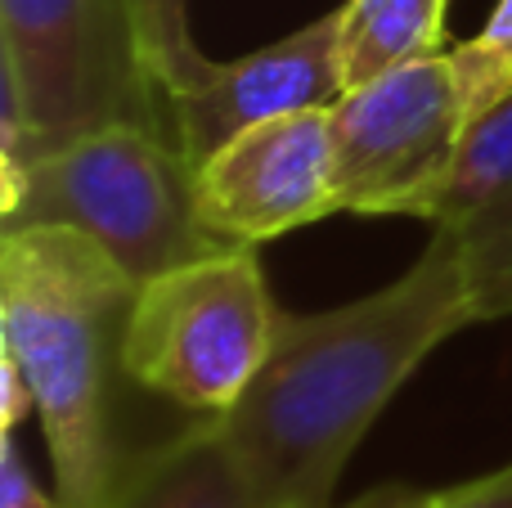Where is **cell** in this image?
Listing matches in <instances>:
<instances>
[{
	"mask_svg": "<svg viewBox=\"0 0 512 508\" xmlns=\"http://www.w3.org/2000/svg\"><path fill=\"white\" fill-rule=\"evenodd\" d=\"M135 5V23H140V45L144 59H149L158 86L171 95L198 86V81L212 72V59L194 45L189 36V0H131Z\"/></svg>",
	"mask_w": 512,
	"mask_h": 508,
	"instance_id": "7c38bea8",
	"label": "cell"
},
{
	"mask_svg": "<svg viewBox=\"0 0 512 508\" xmlns=\"http://www.w3.org/2000/svg\"><path fill=\"white\" fill-rule=\"evenodd\" d=\"M468 324V275L445 225H432V243L396 284L319 315H283L270 360L221 414L261 504L328 508L387 401Z\"/></svg>",
	"mask_w": 512,
	"mask_h": 508,
	"instance_id": "6da1fadb",
	"label": "cell"
},
{
	"mask_svg": "<svg viewBox=\"0 0 512 508\" xmlns=\"http://www.w3.org/2000/svg\"><path fill=\"white\" fill-rule=\"evenodd\" d=\"M108 508H265L221 419L135 450Z\"/></svg>",
	"mask_w": 512,
	"mask_h": 508,
	"instance_id": "30bf717a",
	"label": "cell"
},
{
	"mask_svg": "<svg viewBox=\"0 0 512 508\" xmlns=\"http://www.w3.org/2000/svg\"><path fill=\"white\" fill-rule=\"evenodd\" d=\"M351 508H445L441 491H409V486H382V491L364 495Z\"/></svg>",
	"mask_w": 512,
	"mask_h": 508,
	"instance_id": "e0dca14e",
	"label": "cell"
},
{
	"mask_svg": "<svg viewBox=\"0 0 512 508\" xmlns=\"http://www.w3.org/2000/svg\"><path fill=\"white\" fill-rule=\"evenodd\" d=\"M5 230L68 225L95 239L135 284L234 252L198 216L194 162L149 126H108L27 158L0 198Z\"/></svg>",
	"mask_w": 512,
	"mask_h": 508,
	"instance_id": "277c9868",
	"label": "cell"
},
{
	"mask_svg": "<svg viewBox=\"0 0 512 508\" xmlns=\"http://www.w3.org/2000/svg\"><path fill=\"white\" fill-rule=\"evenodd\" d=\"M0 383H5V432H14L23 423V414H36V405H32V387H27L23 369L5 351H0Z\"/></svg>",
	"mask_w": 512,
	"mask_h": 508,
	"instance_id": "2e32d148",
	"label": "cell"
},
{
	"mask_svg": "<svg viewBox=\"0 0 512 508\" xmlns=\"http://www.w3.org/2000/svg\"><path fill=\"white\" fill-rule=\"evenodd\" d=\"M279 320L256 248L189 261L135 288L122 369L149 396L221 419L270 360Z\"/></svg>",
	"mask_w": 512,
	"mask_h": 508,
	"instance_id": "5b68a950",
	"label": "cell"
},
{
	"mask_svg": "<svg viewBox=\"0 0 512 508\" xmlns=\"http://www.w3.org/2000/svg\"><path fill=\"white\" fill-rule=\"evenodd\" d=\"M328 126L337 212L423 221L468 131L450 54H427L351 86L328 108Z\"/></svg>",
	"mask_w": 512,
	"mask_h": 508,
	"instance_id": "8992f818",
	"label": "cell"
},
{
	"mask_svg": "<svg viewBox=\"0 0 512 508\" xmlns=\"http://www.w3.org/2000/svg\"><path fill=\"white\" fill-rule=\"evenodd\" d=\"M450 63L454 77H459L468 122H477L486 108H495L512 90V0H499L477 41L454 45Z\"/></svg>",
	"mask_w": 512,
	"mask_h": 508,
	"instance_id": "4fadbf2b",
	"label": "cell"
},
{
	"mask_svg": "<svg viewBox=\"0 0 512 508\" xmlns=\"http://www.w3.org/2000/svg\"><path fill=\"white\" fill-rule=\"evenodd\" d=\"M0 508H63L59 500L36 486V477L27 473L23 455L14 446V432H5V468H0Z\"/></svg>",
	"mask_w": 512,
	"mask_h": 508,
	"instance_id": "5bb4252c",
	"label": "cell"
},
{
	"mask_svg": "<svg viewBox=\"0 0 512 508\" xmlns=\"http://www.w3.org/2000/svg\"><path fill=\"white\" fill-rule=\"evenodd\" d=\"M198 216L230 248H256L337 212L328 108L234 135L194 167Z\"/></svg>",
	"mask_w": 512,
	"mask_h": 508,
	"instance_id": "52a82bcc",
	"label": "cell"
},
{
	"mask_svg": "<svg viewBox=\"0 0 512 508\" xmlns=\"http://www.w3.org/2000/svg\"><path fill=\"white\" fill-rule=\"evenodd\" d=\"M423 221L445 225L459 243L477 324L512 315V90L468 122Z\"/></svg>",
	"mask_w": 512,
	"mask_h": 508,
	"instance_id": "9c48e42d",
	"label": "cell"
},
{
	"mask_svg": "<svg viewBox=\"0 0 512 508\" xmlns=\"http://www.w3.org/2000/svg\"><path fill=\"white\" fill-rule=\"evenodd\" d=\"M5 185L27 158L108 126L171 140V99L140 45L131 0H0Z\"/></svg>",
	"mask_w": 512,
	"mask_h": 508,
	"instance_id": "3957f363",
	"label": "cell"
},
{
	"mask_svg": "<svg viewBox=\"0 0 512 508\" xmlns=\"http://www.w3.org/2000/svg\"><path fill=\"white\" fill-rule=\"evenodd\" d=\"M445 495V508H512V464H504L499 473L472 477L463 486H450Z\"/></svg>",
	"mask_w": 512,
	"mask_h": 508,
	"instance_id": "9a60e30c",
	"label": "cell"
},
{
	"mask_svg": "<svg viewBox=\"0 0 512 508\" xmlns=\"http://www.w3.org/2000/svg\"><path fill=\"white\" fill-rule=\"evenodd\" d=\"M135 279L81 230L23 225L0 239V342L32 387L63 508H108L135 450L113 423Z\"/></svg>",
	"mask_w": 512,
	"mask_h": 508,
	"instance_id": "7a4b0ae2",
	"label": "cell"
},
{
	"mask_svg": "<svg viewBox=\"0 0 512 508\" xmlns=\"http://www.w3.org/2000/svg\"><path fill=\"white\" fill-rule=\"evenodd\" d=\"M342 95L346 81L333 9L283 41H270L265 50H252L234 63H212L198 86L171 95V140L198 167L252 126L333 108Z\"/></svg>",
	"mask_w": 512,
	"mask_h": 508,
	"instance_id": "ba28073f",
	"label": "cell"
},
{
	"mask_svg": "<svg viewBox=\"0 0 512 508\" xmlns=\"http://www.w3.org/2000/svg\"><path fill=\"white\" fill-rule=\"evenodd\" d=\"M450 0H346L337 9V50L346 90L441 54Z\"/></svg>",
	"mask_w": 512,
	"mask_h": 508,
	"instance_id": "8fae6325",
	"label": "cell"
}]
</instances>
